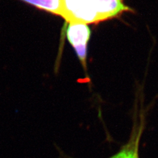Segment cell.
Instances as JSON below:
<instances>
[{"label": "cell", "mask_w": 158, "mask_h": 158, "mask_svg": "<svg viewBox=\"0 0 158 158\" xmlns=\"http://www.w3.org/2000/svg\"><path fill=\"white\" fill-rule=\"evenodd\" d=\"M62 18L67 23H99L92 0H62Z\"/></svg>", "instance_id": "6da1fadb"}, {"label": "cell", "mask_w": 158, "mask_h": 158, "mask_svg": "<svg viewBox=\"0 0 158 158\" xmlns=\"http://www.w3.org/2000/svg\"><path fill=\"white\" fill-rule=\"evenodd\" d=\"M66 29V36L80 60L83 68L86 71L87 46L90 38V29L88 24L69 22Z\"/></svg>", "instance_id": "7a4b0ae2"}, {"label": "cell", "mask_w": 158, "mask_h": 158, "mask_svg": "<svg viewBox=\"0 0 158 158\" xmlns=\"http://www.w3.org/2000/svg\"><path fill=\"white\" fill-rule=\"evenodd\" d=\"M99 23L121 17L124 13H135L124 3V0H92Z\"/></svg>", "instance_id": "3957f363"}, {"label": "cell", "mask_w": 158, "mask_h": 158, "mask_svg": "<svg viewBox=\"0 0 158 158\" xmlns=\"http://www.w3.org/2000/svg\"><path fill=\"white\" fill-rule=\"evenodd\" d=\"M142 131L138 128L132 133L129 141L123 146L119 152L112 156L110 158H139L138 157V146Z\"/></svg>", "instance_id": "277c9868"}, {"label": "cell", "mask_w": 158, "mask_h": 158, "mask_svg": "<svg viewBox=\"0 0 158 158\" xmlns=\"http://www.w3.org/2000/svg\"><path fill=\"white\" fill-rule=\"evenodd\" d=\"M43 11L62 17V0H21Z\"/></svg>", "instance_id": "5b68a950"}]
</instances>
